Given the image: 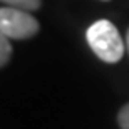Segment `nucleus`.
I'll return each mask as SVG.
<instances>
[{"label": "nucleus", "mask_w": 129, "mask_h": 129, "mask_svg": "<svg viewBox=\"0 0 129 129\" xmlns=\"http://www.w3.org/2000/svg\"><path fill=\"white\" fill-rule=\"evenodd\" d=\"M0 2L9 5V7L22 9V10H27V12L40 9V4H42V0H0Z\"/></svg>", "instance_id": "7ed1b4c3"}, {"label": "nucleus", "mask_w": 129, "mask_h": 129, "mask_svg": "<svg viewBox=\"0 0 129 129\" xmlns=\"http://www.w3.org/2000/svg\"><path fill=\"white\" fill-rule=\"evenodd\" d=\"M87 44L101 60L107 64L119 62L124 55V42L112 22L101 19L87 29Z\"/></svg>", "instance_id": "f257e3e1"}, {"label": "nucleus", "mask_w": 129, "mask_h": 129, "mask_svg": "<svg viewBox=\"0 0 129 129\" xmlns=\"http://www.w3.org/2000/svg\"><path fill=\"white\" fill-rule=\"evenodd\" d=\"M39 22L35 17L22 9L15 7H2L0 9V32L9 39L24 40L30 39L39 32Z\"/></svg>", "instance_id": "f03ea898"}, {"label": "nucleus", "mask_w": 129, "mask_h": 129, "mask_svg": "<svg viewBox=\"0 0 129 129\" xmlns=\"http://www.w3.org/2000/svg\"><path fill=\"white\" fill-rule=\"evenodd\" d=\"M10 57H12V45H10V40L5 34L0 32V67L7 66Z\"/></svg>", "instance_id": "20e7f679"}, {"label": "nucleus", "mask_w": 129, "mask_h": 129, "mask_svg": "<svg viewBox=\"0 0 129 129\" xmlns=\"http://www.w3.org/2000/svg\"><path fill=\"white\" fill-rule=\"evenodd\" d=\"M104 2H107V0H104Z\"/></svg>", "instance_id": "0eeeda50"}, {"label": "nucleus", "mask_w": 129, "mask_h": 129, "mask_svg": "<svg viewBox=\"0 0 129 129\" xmlns=\"http://www.w3.org/2000/svg\"><path fill=\"white\" fill-rule=\"evenodd\" d=\"M126 47H127V52H129V30H127V35H126Z\"/></svg>", "instance_id": "423d86ee"}, {"label": "nucleus", "mask_w": 129, "mask_h": 129, "mask_svg": "<svg viewBox=\"0 0 129 129\" xmlns=\"http://www.w3.org/2000/svg\"><path fill=\"white\" fill-rule=\"evenodd\" d=\"M117 122L121 129H129V104H126L117 114Z\"/></svg>", "instance_id": "39448f33"}]
</instances>
